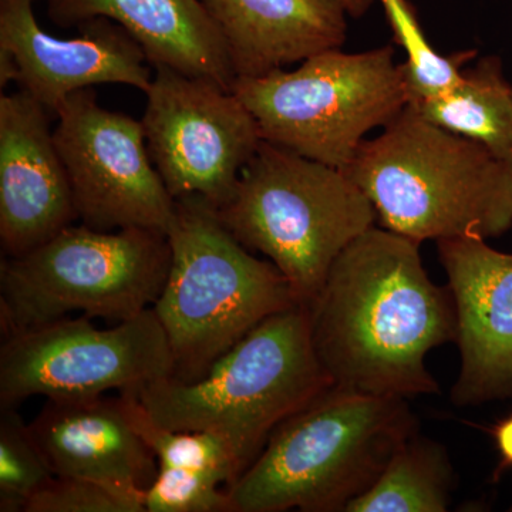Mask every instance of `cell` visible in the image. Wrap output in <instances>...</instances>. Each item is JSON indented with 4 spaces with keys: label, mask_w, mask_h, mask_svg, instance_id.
Wrapping results in <instances>:
<instances>
[{
    "label": "cell",
    "mask_w": 512,
    "mask_h": 512,
    "mask_svg": "<svg viewBox=\"0 0 512 512\" xmlns=\"http://www.w3.org/2000/svg\"><path fill=\"white\" fill-rule=\"evenodd\" d=\"M306 306L313 348L335 386L403 399L440 392L426 356L456 342L457 312L450 288L424 269L419 242L367 229Z\"/></svg>",
    "instance_id": "6da1fadb"
},
{
    "label": "cell",
    "mask_w": 512,
    "mask_h": 512,
    "mask_svg": "<svg viewBox=\"0 0 512 512\" xmlns=\"http://www.w3.org/2000/svg\"><path fill=\"white\" fill-rule=\"evenodd\" d=\"M419 433L407 399L329 386L272 431L227 488L234 512H346Z\"/></svg>",
    "instance_id": "7a4b0ae2"
},
{
    "label": "cell",
    "mask_w": 512,
    "mask_h": 512,
    "mask_svg": "<svg viewBox=\"0 0 512 512\" xmlns=\"http://www.w3.org/2000/svg\"><path fill=\"white\" fill-rule=\"evenodd\" d=\"M380 227L421 242L498 238L512 228V164L410 106L346 170Z\"/></svg>",
    "instance_id": "3957f363"
},
{
    "label": "cell",
    "mask_w": 512,
    "mask_h": 512,
    "mask_svg": "<svg viewBox=\"0 0 512 512\" xmlns=\"http://www.w3.org/2000/svg\"><path fill=\"white\" fill-rule=\"evenodd\" d=\"M329 386L308 306L298 303L259 323L200 379L168 377L136 393L163 426L221 436L245 470L275 427Z\"/></svg>",
    "instance_id": "277c9868"
},
{
    "label": "cell",
    "mask_w": 512,
    "mask_h": 512,
    "mask_svg": "<svg viewBox=\"0 0 512 512\" xmlns=\"http://www.w3.org/2000/svg\"><path fill=\"white\" fill-rule=\"evenodd\" d=\"M167 237L170 272L153 309L170 342L174 379H200L259 323L298 305L282 272L244 247L204 198H178Z\"/></svg>",
    "instance_id": "5b68a950"
},
{
    "label": "cell",
    "mask_w": 512,
    "mask_h": 512,
    "mask_svg": "<svg viewBox=\"0 0 512 512\" xmlns=\"http://www.w3.org/2000/svg\"><path fill=\"white\" fill-rule=\"evenodd\" d=\"M218 217L266 256L309 305L333 262L375 227L377 212L348 173L262 141Z\"/></svg>",
    "instance_id": "8992f818"
},
{
    "label": "cell",
    "mask_w": 512,
    "mask_h": 512,
    "mask_svg": "<svg viewBox=\"0 0 512 512\" xmlns=\"http://www.w3.org/2000/svg\"><path fill=\"white\" fill-rule=\"evenodd\" d=\"M171 265L165 232L70 225L0 266L2 335L80 312L123 322L153 308Z\"/></svg>",
    "instance_id": "52a82bcc"
},
{
    "label": "cell",
    "mask_w": 512,
    "mask_h": 512,
    "mask_svg": "<svg viewBox=\"0 0 512 512\" xmlns=\"http://www.w3.org/2000/svg\"><path fill=\"white\" fill-rule=\"evenodd\" d=\"M232 92L268 143L346 171L367 133L387 127L409 104L396 49L325 50L295 70L237 77Z\"/></svg>",
    "instance_id": "ba28073f"
},
{
    "label": "cell",
    "mask_w": 512,
    "mask_h": 512,
    "mask_svg": "<svg viewBox=\"0 0 512 512\" xmlns=\"http://www.w3.org/2000/svg\"><path fill=\"white\" fill-rule=\"evenodd\" d=\"M3 336L0 409L30 397H90L110 390L138 392L173 377V352L153 308L99 329L92 318L53 320Z\"/></svg>",
    "instance_id": "9c48e42d"
},
{
    "label": "cell",
    "mask_w": 512,
    "mask_h": 512,
    "mask_svg": "<svg viewBox=\"0 0 512 512\" xmlns=\"http://www.w3.org/2000/svg\"><path fill=\"white\" fill-rule=\"evenodd\" d=\"M154 70L141 119L151 160L175 200L198 195L220 208L264 141L258 123L220 83Z\"/></svg>",
    "instance_id": "30bf717a"
},
{
    "label": "cell",
    "mask_w": 512,
    "mask_h": 512,
    "mask_svg": "<svg viewBox=\"0 0 512 512\" xmlns=\"http://www.w3.org/2000/svg\"><path fill=\"white\" fill-rule=\"evenodd\" d=\"M56 116L53 136L82 224L167 234L177 200L151 160L141 120L101 107L93 87L70 94Z\"/></svg>",
    "instance_id": "8fae6325"
},
{
    "label": "cell",
    "mask_w": 512,
    "mask_h": 512,
    "mask_svg": "<svg viewBox=\"0 0 512 512\" xmlns=\"http://www.w3.org/2000/svg\"><path fill=\"white\" fill-rule=\"evenodd\" d=\"M36 2L0 0V50L18 64L22 92L56 114L70 94L99 84L150 90L151 64L126 29L99 18L82 23L80 36L57 39L37 23Z\"/></svg>",
    "instance_id": "7c38bea8"
},
{
    "label": "cell",
    "mask_w": 512,
    "mask_h": 512,
    "mask_svg": "<svg viewBox=\"0 0 512 512\" xmlns=\"http://www.w3.org/2000/svg\"><path fill=\"white\" fill-rule=\"evenodd\" d=\"M437 251L457 312L461 365L451 403L512 399V254L474 235L441 239Z\"/></svg>",
    "instance_id": "4fadbf2b"
},
{
    "label": "cell",
    "mask_w": 512,
    "mask_h": 512,
    "mask_svg": "<svg viewBox=\"0 0 512 512\" xmlns=\"http://www.w3.org/2000/svg\"><path fill=\"white\" fill-rule=\"evenodd\" d=\"M77 218L47 110L22 92L0 96V244L16 258Z\"/></svg>",
    "instance_id": "5bb4252c"
},
{
    "label": "cell",
    "mask_w": 512,
    "mask_h": 512,
    "mask_svg": "<svg viewBox=\"0 0 512 512\" xmlns=\"http://www.w3.org/2000/svg\"><path fill=\"white\" fill-rule=\"evenodd\" d=\"M33 436L56 476L82 477L146 495L158 461L128 416L123 396L46 399Z\"/></svg>",
    "instance_id": "9a60e30c"
},
{
    "label": "cell",
    "mask_w": 512,
    "mask_h": 512,
    "mask_svg": "<svg viewBox=\"0 0 512 512\" xmlns=\"http://www.w3.org/2000/svg\"><path fill=\"white\" fill-rule=\"evenodd\" d=\"M47 15L62 28L113 20L154 69L207 77L227 89L234 83L227 46L202 0H47Z\"/></svg>",
    "instance_id": "2e32d148"
},
{
    "label": "cell",
    "mask_w": 512,
    "mask_h": 512,
    "mask_svg": "<svg viewBox=\"0 0 512 512\" xmlns=\"http://www.w3.org/2000/svg\"><path fill=\"white\" fill-rule=\"evenodd\" d=\"M224 39L235 79L264 76L340 49L348 12L336 0H202Z\"/></svg>",
    "instance_id": "e0dca14e"
},
{
    "label": "cell",
    "mask_w": 512,
    "mask_h": 512,
    "mask_svg": "<svg viewBox=\"0 0 512 512\" xmlns=\"http://www.w3.org/2000/svg\"><path fill=\"white\" fill-rule=\"evenodd\" d=\"M407 106L512 164V84L505 80L500 57H483L463 70L453 89L409 101Z\"/></svg>",
    "instance_id": "ac0fdd59"
},
{
    "label": "cell",
    "mask_w": 512,
    "mask_h": 512,
    "mask_svg": "<svg viewBox=\"0 0 512 512\" xmlns=\"http://www.w3.org/2000/svg\"><path fill=\"white\" fill-rule=\"evenodd\" d=\"M454 487L456 473L446 447L417 433L346 512H446Z\"/></svg>",
    "instance_id": "d6986e66"
},
{
    "label": "cell",
    "mask_w": 512,
    "mask_h": 512,
    "mask_svg": "<svg viewBox=\"0 0 512 512\" xmlns=\"http://www.w3.org/2000/svg\"><path fill=\"white\" fill-rule=\"evenodd\" d=\"M128 416L141 439L153 451L158 468L202 471L229 485L244 471L231 446L211 431L175 430L158 423L136 392H121Z\"/></svg>",
    "instance_id": "ffe728a7"
},
{
    "label": "cell",
    "mask_w": 512,
    "mask_h": 512,
    "mask_svg": "<svg viewBox=\"0 0 512 512\" xmlns=\"http://www.w3.org/2000/svg\"><path fill=\"white\" fill-rule=\"evenodd\" d=\"M394 40L406 52V62L402 63L406 77L409 101L433 97L448 92L460 82L464 63L476 57L474 50L441 56L430 45L420 28L416 13L407 0H380Z\"/></svg>",
    "instance_id": "44dd1931"
},
{
    "label": "cell",
    "mask_w": 512,
    "mask_h": 512,
    "mask_svg": "<svg viewBox=\"0 0 512 512\" xmlns=\"http://www.w3.org/2000/svg\"><path fill=\"white\" fill-rule=\"evenodd\" d=\"M55 476L18 409H0V512H25Z\"/></svg>",
    "instance_id": "7402d4cb"
},
{
    "label": "cell",
    "mask_w": 512,
    "mask_h": 512,
    "mask_svg": "<svg viewBox=\"0 0 512 512\" xmlns=\"http://www.w3.org/2000/svg\"><path fill=\"white\" fill-rule=\"evenodd\" d=\"M222 484L221 478L202 471L158 468L144 495V508L146 512H234Z\"/></svg>",
    "instance_id": "603a6c76"
},
{
    "label": "cell",
    "mask_w": 512,
    "mask_h": 512,
    "mask_svg": "<svg viewBox=\"0 0 512 512\" xmlns=\"http://www.w3.org/2000/svg\"><path fill=\"white\" fill-rule=\"evenodd\" d=\"M25 512H146L144 495L116 490L89 478L55 476L37 491Z\"/></svg>",
    "instance_id": "cb8c5ba5"
},
{
    "label": "cell",
    "mask_w": 512,
    "mask_h": 512,
    "mask_svg": "<svg viewBox=\"0 0 512 512\" xmlns=\"http://www.w3.org/2000/svg\"><path fill=\"white\" fill-rule=\"evenodd\" d=\"M487 433L493 437L495 448H497L498 466L495 467L493 480H500L505 471L512 468V413L503 417L487 429Z\"/></svg>",
    "instance_id": "d4e9b609"
},
{
    "label": "cell",
    "mask_w": 512,
    "mask_h": 512,
    "mask_svg": "<svg viewBox=\"0 0 512 512\" xmlns=\"http://www.w3.org/2000/svg\"><path fill=\"white\" fill-rule=\"evenodd\" d=\"M336 2L340 3L352 18H362L376 0H336Z\"/></svg>",
    "instance_id": "484cf974"
},
{
    "label": "cell",
    "mask_w": 512,
    "mask_h": 512,
    "mask_svg": "<svg viewBox=\"0 0 512 512\" xmlns=\"http://www.w3.org/2000/svg\"><path fill=\"white\" fill-rule=\"evenodd\" d=\"M508 510H510L512 512V503L510 505V508H508Z\"/></svg>",
    "instance_id": "4316f807"
}]
</instances>
